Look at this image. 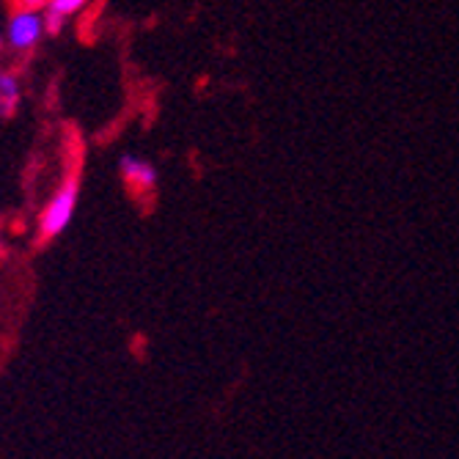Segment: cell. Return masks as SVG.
<instances>
[{"label":"cell","instance_id":"1","mask_svg":"<svg viewBox=\"0 0 459 459\" xmlns=\"http://www.w3.org/2000/svg\"><path fill=\"white\" fill-rule=\"evenodd\" d=\"M77 201H80V182L77 177H66L39 215V237L56 239L58 234H64L77 212Z\"/></svg>","mask_w":459,"mask_h":459},{"label":"cell","instance_id":"2","mask_svg":"<svg viewBox=\"0 0 459 459\" xmlns=\"http://www.w3.org/2000/svg\"><path fill=\"white\" fill-rule=\"evenodd\" d=\"M48 25H45V14L39 9H25L20 6L12 17H9V25H6V45L25 53L30 48H36L41 36H45Z\"/></svg>","mask_w":459,"mask_h":459},{"label":"cell","instance_id":"3","mask_svg":"<svg viewBox=\"0 0 459 459\" xmlns=\"http://www.w3.org/2000/svg\"><path fill=\"white\" fill-rule=\"evenodd\" d=\"M118 171H121V179L127 182V187L133 193H152L154 185H157V169L143 160V157H135V154H124L121 162H118Z\"/></svg>","mask_w":459,"mask_h":459},{"label":"cell","instance_id":"4","mask_svg":"<svg viewBox=\"0 0 459 459\" xmlns=\"http://www.w3.org/2000/svg\"><path fill=\"white\" fill-rule=\"evenodd\" d=\"M91 0H48L45 6V25L48 30H61L69 20H74L82 9H86Z\"/></svg>","mask_w":459,"mask_h":459},{"label":"cell","instance_id":"5","mask_svg":"<svg viewBox=\"0 0 459 459\" xmlns=\"http://www.w3.org/2000/svg\"><path fill=\"white\" fill-rule=\"evenodd\" d=\"M22 102V86L14 72H0V116L9 118Z\"/></svg>","mask_w":459,"mask_h":459},{"label":"cell","instance_id":"6","mask_svg":"<svg viewBox=\"0 0 459 459\" xmlns=\"http://www.w3.org/2000/svg\"><path fill=\"white\" fill-rule=\"evenodd\" d=\"M20 6H25V9H45L48 6V0H17Z\"/></svg>","mask_w":459,"mask_h":459},{"label":"cell","instance_id":"7","mask_svg":"<svg viewBox=\"0 0 459 459\" xmlns=\"http://www.w3.org/2000/svg\"><path fill=\"white\" fill-rule=\"evenodd\" d=\"M4 45H6V33L0 30V50H4Z\"/></svg>","mask_w":459,"mask_h":459}]
</instances>
